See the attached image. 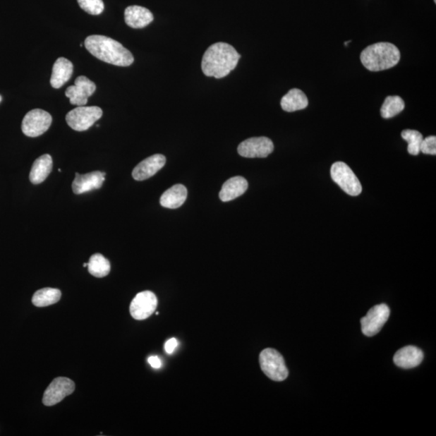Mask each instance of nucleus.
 Here are the masks:
<instances>
[{
	"mask_svg": "<svg viewBox=\"0 0 436 436\" xmlns=\"http://www.w3.org/2000/svg\"><path fill=\"white\" fill-rule=\"evenodd\" d=\"M241 56L231 44L217 42L206 50L201 68L206 76L222 79L236 69Z\"/></svg>",
	"mask_w": 436,
	"mask_h": 436,
	"instance_id": "obj_1",
	"label": "nucleus"
},
{
	"mask_svg": "<svg viewBox=\"0 0 436 436\" xmlns=\"http://www.w3.org/2000/svg\"><path fill=\"white\" fill-rule=\"evenodd\" d=\"M85 46L94 57L111 65L128 66L133 64V56L122 44L108 37L92 35L86 38Z\"/></svg>",
	"mask_w": 436,
	"mask_h": 436,
	"instance_id": "obj_2",
	"label": "nucleus"
},
{
	"mask_svg": "<svg viewBox=\"0 0 436 436\" xmlns=\"http://www.w3.org/2000/svg\"><path fill=\"white\" fill-rule=\"evenodd\" d=\"M401 53L398 47L389 42H378L363 50L361 63L370 71L392 68L399 63Z\"/></svg>",
	"mask_w": 436,
	"mask_h": 436,
	"instance_id": "obj_3",
	"label": "nucleus"
},
{
	"mask_svg": "<svg viewBox=\"0 0 436 436\" xmlns=\"http://www.w3.org/2000/svg\"><path fill=\"white\" fill-rule=\"evenodd\" d=\"M261 370L272 381L283 382L289 376V370L284 358L279 351L266 349L260 356Z\"/></svg>",
	"mask_w": 436,
	"mask_h": 436,
	"instance_id": "obj_4",
	"label": "nucleus"
},
{
	"mask_svg": "<svg viewBox=\"0 0 436 436\" xmlns=\"http://www.w3.org/2000/svg\"><path fill=\"white\" fill-rule=\"evenodd\" d=\"M103 111L97 106H79L67 114V124L75 131L83 132L90 128L95 123L102 119Z\"/></svg>",
	"mask_w": 436,
	"mask_h": 436,
	"instance_id": "obj_5",
	"label": "nucleus"
},
{
	"mask_svg": "<svg viewBox=\"0 0 436 436\" xmlns=\"http://www.w3.org/2000/svg\"><path fill=\"white\" fill-rule=\"evenodd\" d=\"M331 176L334 182L352 197H356L362 193V186L355 173L343 162H337L331 169Z\"/></svg>",
	"mask_w": 436,
	"mask_h": 436,
	"instance_id": "obj_6",
	"label": "nucleus"
},
{
	"mask_svg": "<svg viewBox=\"0 0 436 436\" xmlns=\"http://www.w3.org/2000/svg\"><path fill=\"white\" fill-rule=\"evenodd\" d=\"M52 124V116L47 111L33 109L28 113L22 121V131L26 136L36 138L46 133Z\"/></svg>",
	"mask_w": 436,
	"mask_h": 436,
	"instance_id": "obj_7",
	"label": "nucleus"
},
{
	"mask_svg": "<svg viewBox=\"0 0 436 436\" xmlns=\"http://www.w3.org/2000/svg\"><path fill=\"white\" fill-rule=\"evenodd\" d=\"M390 310L387 305L380 304L368 310L367 315L361 318V329L366 337H372L382 329L389 320Z\"/></svg>",
	"mask_w": 436,
	"mask_h": 436,
	"instance_id": "obj_8",
	"label": "nucleus"
},
{
	"mask_svg": "<svg viewBox=\"0 0 436 436\" xmlns=\"http://www.w3.org/2000/svg\"><path fill=\"white\" fill-rule=\"evenodd\" d=\"M75 382L67 377H58L49 385L44 391L42 401L47 406H52L59 404L66 396L74 392Z\"/></svg>",
	"mask_w": 436,
	"mask_h": 436,
	"instance_id": "obj_9",
	"label": "nucleus"
},
{
	"mask_svg": "<svg viewBox=\"0 0 436 436\" xmlns=\"http://www.w3.org/2000/svg\"><path fill=\"white\" fill-rule=\"evenodd\" d=\"M272 140L266 137L251 138L240 143L238 152L244 158H266L273 152Z\"/></svg>",
	"mask_w": 436,
	"mask_h": 436,
	"instance_id": "obj_10",
	"label": "nucleus"
},
{
	"mask_svg": "<svg viewBox=\"0 0 436 436\" xmlns=\"http://www.w3.org/2000/svg\"><path fill=\"white\" fill-rule=\"evenodd\" d=\"M158 299L152 291H143L137 294L131 304V316L136 320H145L154 314Z\"/></svg>",
	"mask_w": 436,
	"mask_h": 436,
	"instance_id": "obj_11",
	"label": "nucleus"
},
{
	"mask_svg": "<svg viewBox=\"0 0 436 436\" xmlns=\"http://www.w3.org/2000/svg\"><path fill=\"white\" fill-rule=\"evenodd\" d=\"M97 90L95 83L86 76H79L75 81L74 86L67 87L66 97L70 99L73 105L85 106L88 98Z\"/></svg>",
	"mask_w": 436,
	"mask_h": 436,
	"instance_id": "obj_12",
	"label": "nucleus"
},
{
	"mask_svg": "<svg viewBox=\"0 0 436 436\" xmlns=\"http://www.w3.org/2000/svg\"><path fill=\"white\" fill-rule=\"evenodd\" d=\"M166 157L163 155H154L141 162L132 172L134 180L143 181L152 177L164 166Z\"/></svg>",
	"mask_w": 436,
	"mask_h": 436,
	"instance_id": "obj_13",
	"label": "nucleus"
},
{
	"mask_svg": "<svg viewBox=\"0 0 436 436\" xmlns=\"http://www.w3.org/2000/svg\"><path fill=\"white\" fill-rule=\"evenodd\" d=\"M105 181V173L102 171H92L85 175L75 173V178L72 183L73 192L75 194H83L99 189L102 187Z\"/></svg>",
	"mask_w": 436,
	"mask_h": 436,
	"instance_id": "obj_14",
	"label": "nucleus"
},
{
	"mask_svg": "<svg viewBox=\"0 0 436 436\" xmlns=\"http://www.w3.org/2000/svg\"><path fill=\"white\" fill-rule=\"evenodd\" d=\"M423 352L415 346H406L396 352L394 356L395 365L399 368H413L420 365L423 360Z\"/></svg>",
	"mask_w": 436,
	"mask_h": 436,
	"instance_id": "obj_15",
	"label": "nucleus"
},
{
	"mask_svg": "<svg viewBox=\"0 0 436 436\" xmlns=\"http://www.w3.org/2000/svg\"><path fill=\"white\" fill-rule=\"evenodd\" d=\"M125 20L133 29H143L154 20V16L147 8L141 6H130L125 11Z\"/></svg>",
	"mask_w": 436,
	"mask_h": 436,
	"instance_id": "obj_16",
	"label": "nucleus"
},
{
	"mask_svg": "<svg viewBox=\"0 0 436 436\" xmlns=\"http://www.w3.org/2000/svg\"><path fill=\"white\" fill-rule=\"evenodd\" d=\"M74 71V66L71 61L65 58H59L56 60L54 66L50 85L55 89L63 87L67 81H69Z\"/></svg>",
	"mask_w": 436,
	"mask_h": 436,
	"instance_id": "obj_17",
	"label": "nucleus"
},
{
	"mask_svg": "<svg viewBox=\"0 0 436 436\" xmlns=\"http://www.w3.org/2000/svg\"><path fill=\"white\" fill-rule=\"evenodd\" d=\"M248 183L241 176L231 178L223 184L219 197L224 202L233 200L243 195L247 191Z\"/></svg>",
	"mask_w": 436,
	"mask_h": 436,
	"instance_id": "obj_18",
	"label": "nucleus"
},
{
	"mask_svg": "<svg viewBox=\"0 0 436 436\" xmlns=\"http://www.w3.org/2000/svg\"><path fill=\"white\" fill-rule=\"evenodd\" d=\"M188 197V190L182 184H176L162 195L160 204L164 208L177 209L180 208Z\"/></svg>",
	"mask_w": 436,
	"mask_h": 436,
	"instance_id": "obj_19",
	"label": "nucleus"
},
{
	"mask_svg": "<svg viewBox=\"0 0 436 436\" xmlns=\"http://www.w3.org/2000/svg\"><path fill=\"white\" fill-rule=\"evenodd\" d=\"M53 169V159L49 155H44L33 163L30 180L33 184H39L47 180Z\"/></svg>",
	"mask_w": 436,
	"mask_h": 436,
	"instance_id": "obj_20",
	"label": "nucleus"
},
{
	"mask_svg": "<svg viewBox=\"0 0 436 436\" xmlns=\"http://www.w3.org/2000/svg\"><path fill=\"white\" fill-rule=\"evenodd\" d=\"M281 104L284 111L293 113V111L306 109L309 104V100L303 91L293 88L291 89L281 99Z\"/></svg>",
	"mask_w": 436,
	"mask_h": 436,
	"instance_id": "obj_21",
	"label": "nucleus"
},
{
	"mask_svg": "<svg viewBox=\"0 0 436 436\" xmlns=\"http://www.w3.org/2000/svg\"><path fill=\"white\" fill-rule=\"evenodd\" d=\"M61 297L58 289L44 288L39 289L33 294L32 303L37 307H46L59 303Z\"/></svg>",
	"mask_w": 436,
	"mask_h": 436,
	"instance_id": "obj_22",
	"label": "nucleus"
},
{
	"mask_svg": "<svg viewBox=\"0 0 436 436\" xmlns=\"http://www.w3.org/2000/svg\"><path fill=\"white\" fill-rule=\"evenodd\" d=\"M89 273L95 277H107L111 270L109 261L102 254L93 255L87 264Z\"/></svg>",
	"mask_w": 436,
	"mask_h": 436,
	"instance_id": "obj_23",
	"label": "nucleus"
},
{
	"mask_svg": "<svg viewBox=\"0 0 436 436\" xmlns=\"http://www.w3.org/2000/svg\"><path fill=\"white\" fill-rule=\"evenodd\" d=\"M405 109V102L399 96H389L384 99L382 106L381 115L384 119H392Z\"/></svg>",
	"mask_w": 436,
	"mask_h": 436,
	"instance_id": "obj_24",
	"label": "nucleus"
},
{
	"mask_svg": "<svg viewBox=\"0 0 436 436\" xmlns=\"http://www.w3.org/2000/svg\"><path fill=\"white\" fill-rule=\"evenodd\" d=\"M401 137L408 143V152L411 155H418L420 153V147L423 142L421 133L417 131L406 130L402 131Z\"/></svg>",
	"mask_w": 436,
	"mask_h": 436,
	"instance_id": "obj_25",
	"label": "nucleus"
},
{
	"mask_svg": "<svg viewBox=\"0 0 436 436\" xmlns=\"http://www.w3.org/2000/svg\"><path fill=\"white\" fill-rule=\"evenodd\" d=\"M80 7L86 13L98 16L103 13L104 4L103 0H77Z\"/></svg>",
	"mask_w": 436,
	"mask_h": 436,
	"instance_id": "obj_26",
	"label": "nucleus"
},
{
	"mask_svg": "<svg viewBox=\"0 0 436 436\" xmlns=\"http://www.w3.org/2000/svg\"><path fill=\"white\" fill-rule=\"evenodd\" d=\"M420 152L425 155H436V137L429 136L423 139L420 147Z\"/></svg>",
	"mask_w": 436,
	"mask_h": 436,
	"instance_id": "obj_27",
	"label": "nucleus"
},
{
	"mask_svg": "<svg viewBox=\"0 0 436 436\" xmlns=\"http://www.w3.org/2000/svg\"><path fill=\"white\" fill-rule=\"evenodd\" d=\"M178 346V341L175 338H171L166 341L165 344V351L167 354H172Z\"/></svg>",
	"mask_w": 436,
	"mask_h": 436,
	"instance_id": "obj_28",
	"label": "nucleus"
},
{
	"mask_svg": "<svg viewBox=\"0 0 436 436\" xmlns=\"http://www.w3.org/2000/svg\"><path fill=\"white\" fill-rule=\"evenodd\" d=\"M148 363H150V366L154 368H159L162 366L161 360L158 356H150L148 358Z\"/></svg>",
	"mask_w": 436,
	"mask_h": 436,
	"instance_id": "obj_29",
	"label": "nucleus"
},
{
	"mask_svg": "<svg viewBox=\"0 0 436 436\" xmlns=\"http://www.w3.org/2000/svg\"><path fill=\"white\" fill-rule=\"evenodd\" d=\"M83 267H87V262H85V264H83Z\"/></svg>",
	"mask_w": 436,
	"mask_h": 436,
	"instance_id": "obj_30",
	"label": "nucleus"
},
{
	"mask_svg": "<svg viewBox=\"0 0 436 436\" xmlns=\"http://www.w3.org/2000/svg\"><path fill=\"white\" fill-rule=\"evenodd\" d=\"M2 102V97L0 96V102Z\"/></svg>",
	"mask_w": 436,
	"mask_h": 436,
	"instance_id": "obj_31",
	"label": "nucleus"
},
{
	"mask_svg": "<svg viewBox=\"0 0 436 436\" xmlns=\"http://www.w3.org/2000/svg\"><path fill=\"white\" fill-rule=\"evenodd\" d=\"M435 3H436V0H434Z\"/></svg>",
	"mask_w": 436,
	"mask_h": 436,
	"instance_id": "obj_32",
	"label": "nucleus"
}]
</instances>
